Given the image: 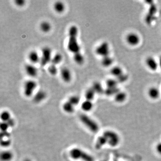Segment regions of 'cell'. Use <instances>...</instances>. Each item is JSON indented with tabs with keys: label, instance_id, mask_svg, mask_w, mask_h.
<instances>
[{
	"label": "cell",
	"instance_id": "obj_1",
	"mask_svg": "<svg viewBox=\"0 0 161 161\" xmlns=\"http://www.w3.org/2000/svg\"><path fill=\"white\" fill-rule=\"evenodd\" d=\"M78 29L76 25H73L69 30V39H68L67 48L69 51L73 54L80 52V48L77 36Z\"/></svg>",
	"mask_w": 161,
	"mask_h": 161
},
{
	"label": "cell",
	"instance_id": "obj_2",
	"mask_svg": "<svg viewBox=\"0 0 161 161\" xmlns=\"http://www.w3.org/2000/svg\"><path fill=\"white\" fill-rule=\"evenodd\" d=\"M69 153L71 159L75 160L94 161V159L91 155L78 148L72 149Z\"/></svg>",
	"mask_w": 161,
	"mask_h": 161
},
{
	"label": "cell",
	"instance_id": "obj_3",
	"mask_svg": "<svg viewBox=\"0 0 161 161\" xmlns=\"http://www.w3.org/2000/svg\"><path fill=\"white\" fill-rule=\"evenodd\" d=\"M79 120L81 123L92 133H97L100 130V126L97 122L87 114H81L79 116Z\"/></svg>",
	"mask_w": 161,
	"mask_h": 161
},
{
	"label": "cell",
	"instance_id": "obj_4",
	"mask_svg": "<svg viewBox=\"0 0 161 161\" xmlns=\"http://www.w3.org/2000/svg\"><path fill=\"white\" fill-rule=\"evenodd\" d=\"M107 141V144L112 147H115L119 145L120 138L118 134L112 130L105 131L103 133Z\"/></svg>",
	"mask_w": 161,
	"mask_h": 161
},
{
	"label": "cell",
	"instance_id": "obj_5",
	"mask_svg": "<svg viewBox=\"0 0 161 161\" xmlns=\"http://www.w3.org/2000/svg\"><path fill=\"white\" fill-rule=\"evenodd\" d=\"M52 51L49 47L46 46L41 50V55L40 56V64L42 67H44L51 64L52 58Z\"/></svg>",
	"mask_w": 161,
	"mask_h": 161
},
{
	"label": "cell",
	"instance_id": "obj_6",
	"mask_svg": "<svg viewBox=\"0 0 161 161\" xmlns=\"http://www.w3.org/2000/svg\"><path fill=\"white\" fill-rule=\"evenodd\" d=\"M37 87V83L34 80H26L23 85V94L26 97L29 98L33 95Z\"/></svg>",
	"mask_w": 161,
	"mask_h": 161
},
{
	"label": "cell",
	"instance_id": "obj_7",
	"mask_svg": "<svg viewBox=\"0 0 161 161\" xmlns=\"http://www.w3.org/2000/svg\"><path fill=\"white\" fill-rule=\"evenodd\" d=\"M96 55L101 58L109 56L110 53V47L109 43L107 41H104L99 45L95 49Z\"/></svg>",
	"mask_w": 161,
	"mask_h": 161
},
{
	"label": "cell",
	"instance_id": "obj_8",
	"mask_svg": "<svg viewBox=\"0 0 161 161\" xmlns=\"http://www.w3.org/2000/svg\"><path fill=\"white\" fill-rule=\"evenodd\" d=\"M125 40L129 45L135 47L140 44L141 38L137 33L132 32L126 35Z\"/></svg>",
	"mask_w": 161,
	"mask_h": 161
},
{
	"label": "cell",
	"instance_id": "obj_9",
	"mask_svg": "<svg viewBox=\"0 0 161 161\" xmlns=\"http://www.w3.org/2000/svg\"><path fill=\"white\" fill-rule=\"evenodd\" d=\"M146 66L150 71H155L159 68V62L154 57L149 56L145 60Z\"/></svg>",
	"mask_w": 161,
	"mask_h": 161
},
{
	"label": "cell",
	"instance_id": "obj_10",
	"mask_svg": "<svg viewBox=\"0 0 161 161\" xmlns=\"http://www.w3.org/2000/svg\"><path fill=\"white\" fill-rule=\"evenodd\" d=\"M25 71L26 74L31 77H36L38 74L37 68L32 64H28L25 66Z\"/></svg>",
	"mask_w": 161,
	"mask_h": 161
},
{
	"label": "cell",
	"instance_id": "obj_11",
	"mask_svg": "<svg viewBox=\"0 0 161 161\" xmlns=\"http://www.w3.org/2000/svg\"><path fill=\"white\" fill-rule=\"evenodd\" d=\"M61 76L62 79L65 83H69L72 79V75L69 68L63 67L61 70Z\"/></svg>",
	"mask_w": 161,
	"mask_h": 161
},
{
	"label": "cell",
	"instance_id": "obj_12",
	"mask_svg": "<svg viewBox=\"0 0 161 161\" xmlns=\"http://www.w3.org/2000/svg\"><path fill=\"white\" fill-rule=\"evenodd\" d=\"M148 95L152 100H157L159 99L161 95L160 91L158 88L155 87H151L147 92Z\"/></svg>",
	"mask_w": 161,
	"mask_h": 161
},
{
	"label": "cell",
	"instance_id": "obj_13",
	"mask_svg": "<svg viewBox=\"0 0 161 161\" xmlns=\"http://www.w3.org/2000/svg\"><path fill=\"white\" fill-rule=\"evenodd\" d=\"M47 98V94L44 91L40 90L37 91L33 97L34 103H40L44 100Z\"/></svg>",
	"mask_w": 161,
	"mask_h": 161
},
{
	"label": "cell",
	"instance_id": "obj_14",
	"mask_svg": "<svg viewBox=\"0 0 161 161\" xmlns=\"http://www.w3.org/2000/svg\"><path fill=\"white\" fill-rule=\"evenodd\" d=\"M28 59L32 64L40 62V57L39 53L35 51H31L29 53Z\"/></svg>",
	"mask_w": 161,
	"mask_h": 161
},
{
	"label": "cell",
	"instance_id": "obj_15",
	"mask_svg": "<svg viewBox=\"0 0 161 161\" xmlns=\"http://www.w3.org/2000/svg\"><path fill=\"white\" fill-rule=\"evenodd\" d=\"M127 98V94L124 92L120 90L114 95V100L118 104L123 103L126 100Z\"/></svg>",
	"mask_w": 161,
	"mask_h": 161
},
{
	"label": "cell",
	"instance_id": "obj_16",
	"mask_svg": "<svg viewBox=\"0 0 161 161\" xmlns=\"http://www.w3.org/2000/svg\"><path fill=\"white\" fill-rule=\"evenodd\" d=\"M92 88L96 94H101L104 93L105 89L100 82L98 81H94L91 86Z\"/></svg>",
	"mask_w": 161,
	"mask_h": 161
},
{
	"label": "cell",
	"instance_id": "obj_17",
	"mask_svg": "<svg viewBox=\"0 0 161 161\" xmlns=\"http://www.w3.org/2000/svg\"><path fill=\"white\" fill-rule=\"evenodd\" d=\"M110 73L111 75L117 78L124 74L122 68L120 66H115L111 68Z\"/></svg>",
	"mask_w": 161,
	"mask_h": 161
},
{
	"label": "cell",
	"instance_id": "obj_18",
	"mask_svg": "<svg viewBox=\"0 0 161 161\" xmlns=\"http://www.w3.org/2000/svg\"><path fill=\"white\" fill-rule=\"evenodd\" d=\"M113 62L114 60L110 55L101 58V64L103 67L105 68L110 67L113 64Z\"/></svg>",
	"mask_w": 161,
	"mask_h": 161
},
{
	"label": "cell",
	"instance_id": "obj_19",
	"mask_svg": "<svg viewBox=\"0 0 161 161\" xmlns=\"http://www.w3.org/2000/svg\"><path fill=\"white\" fill-rule=\"evenodd\" d=\"M81 109L83 111L86 112H89L92 110L94 107V104H93L92 101L85 100V101L82 102L81 104Z\"/></svg>",
	"mask_w": 161,
	"mask_h": 161
},
{
	"label": "cell",
	"instance_id": "obj_20",
	"mask_svg": "<svg viewBox=\"0 0 161 161\" xmlns=\"http://www.w3.org/2000/svg\"><path fill=\"white\" fill-rule=\"evenodd\" d=\"M13 157V153L9 150H5L1 153V159L2 161H11Z\"/></svg>",
	"mask_w": 161,
	"mask_h": 161
},
{
	"label": "cell",
	"instance_id": "obj_21",
	"mask_svg": "<svg viewBox=\"0 0 161 161\" xmlns=\"http://www.w3.org/2000/svg\"><path fill=\"white\" fill-rule=\"evenodd\" d=\"M53 8L54 10L58 14H61L65 10V5L63 2L58 1L54 3Z\"/></svg>",
	"mask_w": 161,
	"mask_h": 161
},
{
	"label": "cell",
	"instance_id": "obj_22",
	"mask_svg": "<svg viewBox=\"0 0 161 161\" xmlns=\"http://www.w3.org/2000/svg\"><path fill=\"white\" fill-rule=\"evenodd\" d=\"M74 107L75 106L68 101L64 103L62 105V109L63 111L68 114L74 113L75 111Z\"/></svg>",
	"mask_w": 161,
	"mask_h": 161
},
{
	"label": "cell",
	"instance_id": "obj_23",
	"mask_svg": "<svg viewBox=\"0 0 161 161\" xmlns=\"http://www.w3.org/2000/svg\"><path fill=\"white\" fill-rule=\"evenodd\" d=\"M73 59L75 62L78 65H81L85 61V58L80 51L74 54Z\"/></svg>",
	"mask_w": 161,
	"mask_h": 161
},
{
	"label": "cell",
	"instance_id": "obj_24",
	"mask_svg": "<svg viewBox=\"0 0 161 161\" xmlns=\"http://www.w3.org/2000/svg\"><path fill=\"white\" fill-rule=\"evenodd\" d=\"M40 30L44 33H48L51 29V24L48 21H43L40 24Z\"/></svg>",
	"mask_w": 161,
	"mask_h": 161
},
{
	"label": "cell",
	"instance_id": "obj_25",
	"mask_svg": "<svg viewBox=\"0 0 161 161\" xmlns=\"http://www.w3.org/2000/svg\"><path fill=\"white\" fill-rule=\"evenodd\" d=\"M95 94H96V93L91 87L87 89L85 92V99H86V100L92 101L95 97Z\"/></svg>",
	"mask_w": 161,
	"mask_h": 161
},
{
	"label": "cell",
	"instance_id": "obj_26",
	"mask_svg": "<svg viewBox=\"0 0 161 161\" xmlns=\"http://www.w3.org/2000/svg\"><path fill=\"white\" fill-rule=\"evenodd\" d=\"M107 144L106 139L104 135L98 137L95 143V147L97 149H100L102 147Z\"/></svg>",
	"mask_w": 161,
	"mask_h": 161
},
{
	"label": "cell",
	"instance_id": "obj_27",
	"mask_svg": "<svg viewBox=\"0 0 161 161\" xmlns=\"http://www.w3.org/2000/svg\"><path fill=\"white\" fill-rule=\"evenodd\" d=\"M62 60L63 56L62 54L61 53H57L55 54L54 56H52L51 64L57 66L58 64L61 62Z\"/></svg>",
	"mask_w": 161,
	"mask_h": 161
},
{
	"label": "cell",
	"instance_id": "obj_28",
	"mask_svg": "<svg viewBox=\"0 0 161 161\" xmlns=\"http://www.w3.org/2000/svg\"><path fill=\"white\" fill-rule=\"evenodd\" d=\"M119 83L116 79H108L106 81V88H115L118 87Z\"/></svg>",
	"mask_w": 161,
	"mask_h": 161
},
{
	"label": "cell",
	"instance_id": "obj_29",
	"mask_svg": "<svg viewBox=\"0 0 161 161\" xmlns=\"http://www.w3.org/2000/svg\"><path fill=\"white\" fill-rule=\"evenodd\" d=\"M1 119L2 122H7L12 119L10 113L9 111H2L1 113Z\"/></svg>",
	"mask_w": 161,
	"mask_h": 161
},
{
	"label": "cell",
	"instance_id": "obj_30",
	"mask_svg": "<svg viewBox=\"0 0 161 161\" xmlns=\"http://www.w3.org/2000/svg\"><path fill=\"white\" fill-rule=\"evenodd\" d=\"M80 99L79 96L76 95H72L68 99V101L70 102L74 106H76L80 103Z\"/></svg>",
	"mask_w": 161,
	"mask_h": 161
},
{
	"label": "cell",
	"instance_id": "obj_31",
	"mask_svg": "<svg viewBox=\"0 0 161 161\" xmlns=\"http://www.w3.org/2000/svg\"><path fill=\"white\" fill-rule=\"evenodd\" d=\"M120 90L119 87L115 88H106L105 89L104 93L106 94L107 96H112V95H115Z\"/></svg>",
	"mask_w": 161,
	"mask_h": 161
},
{
	"label": "cell",
	"instance_id": "obj_32",
	"mask_svg": "<svg viewBox=\"0 0 161 161\" xmlns=\"http://www.w3.org/2000/svg\"><path fill=\"white\" fill-rule=\"evenodd\" d=\"M48 73L51 75L55 76L57 75L58 73V69L57 68V65L50 64L48 67Z\"/></svg>",
	"mask_w": 161,
	"mask_h": 161
},
{
	"label": "cell",
	"instance_id": "obj_33",
	"mask_svg": "<svg viewBox=\"0 0 161 161\" xmlns=\"http://www.w3.org/2000/svg\"><path fill=\"white\" fill-rule=\"evenodd\" d=\"M1 143L2 146L3 147H7L11 144V141L9 138H2Z\"/></svg>",
	"mask_w": 161,
	"mask_h": 161
},
{
	"label": "cell",
	"instance_id": "obj_34",
	"mask_svg": "<svg viewBox=\"0 0 161 161\" xmlns=\"http://www.w3.org/2000/svg\"><path fill=\"white\" fill-rule=\"evenodd\" d=\"M128 78H129V76H128V75L123 74L122 75L119 77L116 78V79L117 80L119 83H121L126 82L128 80Z\"/></svg>",
	"mask_w": 161,
	"mask_h": 161
},
{
	"label": "cell",
	"instance_id": "obj_35",
	"mask_svg": "<svg viewBox=\"0 0 161 161\" xmlns=\"http://www.w3.org/2000/svg\"><path fill=\"white\" fill-rule=\"evenodd\" d=\"M10 126L7 123L2 122L1 124V130L2 132H7Z\"/></svg>",
	"mask_w": 161,
	"mask_h": 161
},
{
	"label": "cell",
	"instance_id": "obj_36",
	"mask_svg": "<svg viewBox=\"0 0 161 161\" xmlns=\"http://www.w3.org/2000/svg\"><path fill=\"white\" fill-rule=\"evenodd\" d=\"M15 4L18 7H22L25 5L26 2L24 0H16L15 1Z\"/></svg>",
	"mask_w": 161,
	"mask_h": 161
},
{
	"label": "cell",
	"instance_id": "obj_37",
	"mask_svg": "<svg viewBox=\"0 0 161 161\" xmlns=\"http://www.w3.org/2000/svg\"><path fill=\"white\" fill-rule=\"evenodd\" d=\"M155 150L158 154L161 155V142H159L156 144Z\"/></svg>",
	"mask_w": 161,
	"mask_h": 161
},
{
	"label": "cell",
	"instance_id": "obj_38",
	"mask_svg": "<svg viewBox=\"0 0 161 161\" xmlns=\"http://www.w3.org/2000/svg\"><path fill=\"white\" fill-rule=\"evenodd\" d=\"M158 62H159V68L160 69L161 71V56L160 57L159 60H158Z\"/></svg>",
	"mask_w": 161,
	"mask_h": 161
},
{
	"label": "cell",
	"instance_id": "obj_39",
	"mask_svg": "<svg viewBox=\"0 0 161 161\" xmlns=\"http://www.w3.org/2000/svg\"><path fill=\"white\" fill-rule=\"evenodd\" d=\"M23 161H32L31 160V159H26L24 160Z\"/></svg>",
	"mask_w": 161,
	"mask_h": 161
}]
</instances>
